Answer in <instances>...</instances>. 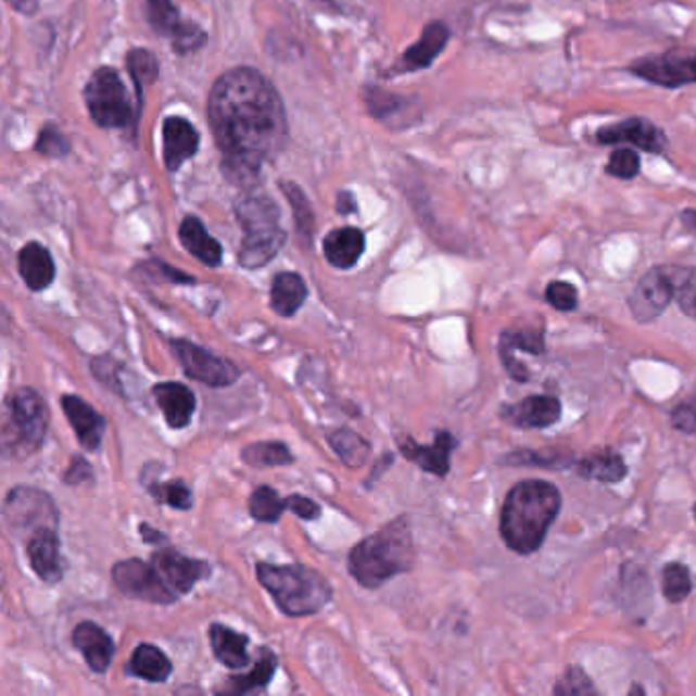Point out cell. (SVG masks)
Here are the masks:
<instances>
[{"label":"cell","mask_w":696,"mask_h":696,"mask_svg":"<svg viewBox=\"0 0 696 696\" xmlns=\"http://www.w3.org/2000/svg\"><path fill=\"white\" fill-rule=\"evenodd\" d=\"M517 350H523V352L533 354V356L544 354L545 345L542 333H535V331H531V329H527V331H519V329L505 331V333L501 336L498 354H509V352H517Z\"/></svg>","instance_id":"f35d334b"},{"label":"cell","mask_w":696,"mask_h":696,"mask_svg":"<svg viewBox=\"0 0 696 696\" xmlns=\"http://www.w3.org/2000/svg\"><path fill=\"white\" fill-rule=\"evenodd\" d=\"M450 41V29L443 23H431L425 27L421 39L405 51V55L398 62L401 72H413V69L429 68L433 60L442 53L443 48Z\"/></svg>","instance_id":"cb8c5ba5"},{"label":"cell","mask_w":696,"mask_h":696,"mask_svg":"<svg viewBox=\"0 0 696 696\" xmlns=\"http://www.w3.org/2000/svg\"><path fill=\"white\" fill-rule=\"evenodd\" d=\"M545 299L549 301V305L554 306L556 311H574L578 306V292L572 284L568 282H549L545 289Z\"/></svg>","instance_id":"7bdbcfd3"},{"label":"cell","mask_w":696,"mask_h":696,"mask_svg":"<svg viewBox=\"0 0 696 696\" xmlns=\"http://www.w3.org/2000/svg\"><path fill=\"white\" fill-rule=\"evenodd\" d=\"M276 666H278V660L274 656L270 649H262L260 656H257V662H255L254 670L245 676H233L227 682V686L222 688V693H229V695H248V693H255V691H262L270 684V680L274 679V672H276Z\"/></svg>","instance_id":"4dcf8cb0"},{"label":"cell","mask_w":696,"mask_h":696,"mask_svg":"<svg viewBox=\"0 0 696 696\" xmlns=\"http://www.w3.org/2000/svg\"><path fill=\"white\" fill-rule=\"evenodd\" d=\"M155 266H157V270H160V274H162V278H166V280H170V282H180V284H194V278L192 276H187V274L178 273V270H174V268H170L168 264H162V262H155Z\"/></svg>","instance_id":"f907efd6"},{"label":"cell","mask_w":696,"mask_h":696,"mask_svg":"<svg viewBox=\"0 0 696 696\" xmlns=\"http://www.w3.org/2000/svg\"><path fill=\"white\" fill-rule=\"evenodd\" d=\"M561 494L552 482L523 480L510 489L501 509V535L521 556L535 554L558 517Z\"/></svg>","instance_id":"7a4b0ae2"},{"label":"cell","mask_w":696,"mask_h":696,"mask_svg":"<svg viewBox=\"0 0 696 696\" xmlns=\"http://www.w3.org/2000/svg\"><path fill=\"white\" fill-rule=\"evenodd\" d=\"M208 640H211V647L215 658L231 668V670H239L245 668L250 663V656H248V635H241L233 629L225 628L222 623H213L208 629Z\"/></svg>","instance_id":"484cf974"},{"label":"cell","mask_w":696,"mask_h":696,"mask_svg":"<svg viewBox=\"0 0 696 696\" xmlns=\"http://www.w3.org/2000/svg\"><path fill=\"white\" fill-rule=\"evenodd\" d=\"M15 11L23 13V15H34L39 9V2L37 0H7Z\"/></svg>","instance_id":"816d5d0a"},{"label":"cell","mask_w":696,"mask_h":696,"mask_svg":"<svg viewBox=\"0 0 696 696\" xmlns=\"http://www.w3.org/2000/svg\"><path fill=\"white\" fill-rule=\"evenodd\" d=\"M674 299V290L666 266L651 268L649 273L637 282L635 290L629 296V308L635 321L651 324L656 321Z\"/></svg>","instance_id":"7c38bea8"},{"label":"cell","mask_w":696,"mask_h":696,"mask_svg":"<svg viewBox=\"0 0 696 696\" xmlns=\"http://www.w3.org/2000/svg\"><path fill=\"white\" fill-rule=\"evenodd\" d=\"M201 137L192 123L182 117L164 121V162L168 170H178L199 150Z\"/></svg>","instance_id":"7402d4cb"},{"label":"cell","mask_w":696,"mask_h":696,"mask_svg":"<svg viewBox=\"0 0 696 696\" xmlns=\"http://www.w3.org/2000/svg\"><path fill=\"white\" fill-rule=\"evenodd\" d=\"M623 596L628 600L629 612L635 611V609H644L646 600H651V584H649V578H647L646 572L631 564V566H625L623 568Z\"/></svg>","instance_id":"d590c367"},{"label":"cell","mask_w":696,"mask_h":696,"mask_svg":"<svg viewBox=\"0 0 696 696\" xmlns=\"http://www.w3.org/2000/svg\"><path fill=\"white\" fill-rule=\"evenodd\" d=\"M18 273L29 289L46 290L55 278V264L41 243H27L18 252Z\"/></svg>","instance_id":"d4e9b609"},{"label":"cell","mask_w":696,"mask_h":696,"mask_svg":"<svg viewBox=\"0 0 696 696\" xmlns=\"http://www.w3.org/2000/svg\"><path fill=\"white\" fill-rule=\"evenodd\" d=\"M325 257L333 268L350 270L366 250V238L356 227H341L331 231L324 243Z\"/></svg>","instance_id":"603a6c76"},{"label":"cell","mask_w":696,"mask_h":696,"mask_svg":"<svg viewBox=\"0 0 696 696\" xmlns=\"http://www.w3.org/2000/svg\"><path fill=\"white\" fill-rule=\"evenodd\" d=\"M241 458L252 468H278L294 461V456L282 442L252 443L241 452Z\"/></svg>","instance_id":"d6a6232c"},{"label":"cell","mask_w":696,"mask_h":696,"mask_svg":"<svg viewBox=\"0 0 696 696\" xmlns=\"http://www.w3.org/2000/svg\"><path fill=\"white\" fill-rule=\"evenodd\" d=\"M640 168H642V162H640V155L629 148H621V150H615V152L609 155V162H607V174L609 176H615V178H621V180H631L640 174Z\"/></svg>","instance_id":"60d3db41"},{"label":"cell","mask_w":696,"mask_h":696,"mask_svg":"<svg viewBox=\"0 0 696 696\" xmlns=\"http://www.w3.org/2000/svg\"><path fill=\"white\" fill-rule=\"evenodd\" d=\"M92 478H94V476H92L90 464H88L85 458L76 456V458H72V461H69V468L66 470V474H64V482L69 484V486H78V484H85V482H92Z\"/></svg>","instance_id":"7dc6e473"},{"label":"cell","mask_w":696,"mask_h":696,"mask_svg":"<svg viewBox=\"0 0 696 696\" xmlns=\"http://www.w3.org/2000/svg\"><path fill=\"white\" fill-rule=\"evenodd\" d=\"M561 417L560 401L556 396L535 394L527 396L517 405L501 408V419L519 429H542L558 423Z\"/></svg>","instance_id":"e0dca14e"},{"label":"cell","mask_w":696,"mask_h":696,"mask_svg":"<svg viewBox=\"0 0 696 696\" xmlns=\"http://www.w3.org/2000/svg\"><path fill=\"white\" fill-rule=\"evenodd\" d=\"M456 445H458V442L447 431H440L435 442L431 443V445H421V443L415 442L408 435L398 440V450H401V454L405 458L410 459L413 464H417L425 472L435 476H445L450 472L452 452H454Z\"/></svg>","instance_id":"ac0fdd59"},{"label":"cell","mask_w":696,"mask_h":696,"mask_svg":"<svg viewBox=\"0 0 696 696\" xmlns=\"http://www.w3.org/2000/svg\"><path fill=\"white\" fill-rule=\"evenodd\" d=\"M327 442L331 445V450L338 454V458L352 470L356 468H362L368 458H370V443L366 442L362 435H357L356 431L343 427V429H338L333 431Z\"/></svg>","instance_id":"1f68e13d"},{"label":"cell","mask_w":696,"mask_h":696,"mask_svg":"<svg viewBox=\"0 0 696 696\" xmlns=\"http://www.w3.org/2000/svg\"><path fill=\"white\" fill-rule=\"evenodd\" d=\"M662 580L663 596L670 603H682L693 591V580H691L688 568L682 566V564H676V561H672V564H668L663 568Z\"/></svg>","instance_id":"8d00e7d4"},{"label":"cell","mask_w":696,"mask_h":696,"mask_svg":"<svg viewBox=\"0 0 696 696\" xmlns=\"http://www.w3.org/2000/svg\"><path fill=\"white\" fill-rule=\"evenodd\" d=\"M248 509L255 521L276 523L282 517V512L289 509V503L287 498H280V494L276 493L273 486H260L250 496Z\"/></svg>","instance_id":"e575fe53"},{"label":"cell","mask_w":696,"mask_h":696,"mask_svg":"<svg viewBox=\"0 0 696 696\" xmlns=\"http://www.w3.org/2000/svg\"><path fill=\"white\" fill-rule=\"evenodd\" d=\"M25 544L35 574L48 584L60 582L64 577V560L60 552L58 527H41Z\"/></svg>","instance_id":"2e32d148"},{"label":"cell","mask_w":696,"mask_h":696,"mask_svg":"<svg viewBox=\"0 0 696 696\" xmlns=\"http://www.w3.org/2000/svg\"><path fill=\"white\" fill-rule=\"evenodd\" d=\"M180 241L187 248V252L194 255L197 260H201L204 266L217 268L223 262V248L222 243L215 238L208 236V231L204 229L203 222L197 217H187L182 225H180Z\"/></svg>","instance_id":"4316f807"},{"label":"cell","mask_w":696,"mask_h":696,"mask_svg":"<svg viewBox=\"0 0 696 696\" xmlns=\"http://www.w3.org/2000/svg\"><path fill=\"white\" fill-rule=\"evenodd\" d=\"M693 512H695V519H696V505H695V509H693Z\"/></svg>","instance_id":"6f0895ef"},{"label":"cell","mask_w":696,"mask_h":696,"mask_svg":"<svg viewBox=\"0 0 696 696\" xmlns=\"http://www.w3.org/2000/svg\"><path fill=\"white\" fill-rule=\"evenodd\" d=\"M62 408L68 417L72 429L76 431V438L86 452H99L101 450L102 435L106 421L99 410L90 407L85 398L76 394L62 396Z\"/></svg>","instance_id":"d6986e66"},{"label":"cell","mask_w":696,"mask_h":696,"mask_svg":"<svg viewBox=\"0 0 696 696\" xmlns=\"http://www.w3.org/2000/svg\"><path fill=\"white\" fill-rule=\"evenodd\" d=\"M287 503H289V509L296 517H301L303 521H315V519L321 517V507L315 501L303 496V494H292L287 498Z\"/></svg>","instance_id":"bcb514c9"},{"label":"cell","mask_w":696,"mask_h":696,"mask_svg":"<svg viewBox=\"0 0 696 696\" xmlns=\"http://www.w3.org/2000/svg\"><path fill=\"white\" fill-rule=\"evenodd\" d=\"M338 211H340L341 215H347V213L356 211V201H354V197L350 192H341L340 199H338Z\"/></svg>","instance_id":"db71d44e"},{"label":"cell","mask_w":696,"mask_h":696,"mask_svg":"<svg viewBox=\"0 0 696 696\" xmlns=\"http://www.w3.org/2000/svg\"><path fill=\"white\" fill-rule=\"evenodd\" d=\"M682 223H684L688 229L696 231V211H693V208L684 211V213H682Z\"/></svg>","instance_id":"11a10c76"},{"label":"cell","mask_w":696,"mask_h":696,"mask_svg":"<svg viewBox=\"0 0 696 696\" xmlns=\"http://www.w3.org/2000/svg\"><path fill=\"white\" fill-rule=\"evenodd\" d=\"M170 347L188 378L203 382L211 389L231 387L241 378V370L233 362L217 356L192 341L174 340L170 341Z\"/></svg>","instance_id":"9c48e42d"},{"label":"cell","mask_w":696,"mask_h":696,"mask_svg":"<svg viewBox=\"0 0 696 696\" xmlns=\"http://www.w3.org/2000/svg\"><path fill=\"white\" fill-rule=\"evenodd\" d=\"M139 529H141V535H143V542H145V544H164V542H166V535L160 533V531H155L153 527L141 523Z\"/></svg>","instance_id":"f5cc1de1"},{"label":"cell","mask_w":696,"mask_h":696,"mask_svg":"<svg viewBox=\"0 0 696 696\" xmlns=\"http://www.w3.org/2000/svg\"><path fill=\"white\" fill-rule=\"evenodd\" d=\"M236 213L243 227L239 264L248 270L270 264L287 241L278 206L268 194L248 192L239 199Z\"/></svg>","instance_id":"277c9868"},{"label":"cell","mask_w":696,"mask_h":696,"mask_svg":"<svg viewBox=\"0 0 696 696\" xmlns=\"http://www.w3.org/2000/svg\"><path fill=\"white\" fill-rule=\"evenodd\" d=\"M50 413L46 401L34 389H18L4 401L2 450L13 458L25 459L46 442Z\"/></svg>","instance_id":"8992f818"},{"label":"cell","mask_w":696,"mask_h":696,"mask_svg":"<svg viewBox=\"0 0 696 696\" xmlns=\"http://www.w3.org/2000/svg\"><path fill=\"white\" fill-rule=\"evenodd\" d=\"M554 693L564 696L598 695L595 684L582 668H570L556 684Z\"/></svg>","instance_id":"b9f144b4"},{"label":"cell","mask_w":696,"mask_h":696,"mask_svg":"<svg viewBox=\"0 0 696 696\" xmlns=\"http://www.w3.org/2000/svg\"><path fill=\"white\" fill-rule=\"evenodd\" d=\"M153 398L172 429H185L197 410V396L180 382H162L153 387Z\"/></svg>","instance_id":"44dd1931"},{"label":"cell","mask_w":696,"mask_h":696,"mask_svg":"<svg viewBox=\"0 0 696 696\" xmlns=\"http://www.w3.org/2000/svg\"><path fill=\"white\" fill-rule=\"evenodd\" d=\"M321 2H327V4H333V2H338V0H321Z\"/></svg>","instance_id":"9f6ffc18"},{"label":"cell","mask_w":696,"mask_h":696,"mask_svg":"<svg viewBox=\"0 0 696 696\" xmlns=\"http://www.w3.org/2000/svg\"><path fill=\"white\" fill-rule=\"evenodd\" d=\"M148 2V15L153 27L162 35H168L174 41V50L178 53H188L203 48L206 41L201 27L188 25L180 21V13L170 0H145Z\"/></svg>","instance_id":"9a60e30c"},{"label":"cell","mask_w":696,"mask_h":696,"mask_svg":"<svg viewBox=\"0 0 696 696\" xmlns=\"http://www.w3.org/2000/svg\"><path fill=\"white\" fill-rule=\"evenodd\" d=\"M37 152L50 157H62L69 152V143L66 137L62 136L53 125L46 127L37 139Z\"/></svg>","instance_id":"f6af8a7d"},{"label":"cell","mask_w":696,"mask_h":696,"mask_svg":"<svg viewBox=\"0 0 696 696\" xmlns=\"http://www.w3.org/2000/svg\"><path fill=\"white\" fill-rule=\"evenodd\" d=\"M578 474L586 480L617 484L628 476V466L612 450H598L577 464Z\"/></svg>","instance_id":"f1b7e54d"},{"label":"cell","mask_w":696,"mask_h":696,"mask_svg":"<svg viewBox=\"0 0 696 696\" xmlns=\"http://www.w3.org/2000/svg\"><path fill=\"white\" fill-rule=\"evenodd\" d=\"M672 425L682 431V433H695L696 431V405L695 403H684L674 408L672 413Z\"/></svg>","instance_id":"c3c4849f"},{"label":"cell","mask_w":696,"mask_h":696,"mask_svg":"<svg viewBox=\"0 0 696 696\" xmlns=\"http://www.w3.org/2000/svg\"><path fill=\"white\" fill-rule=\"evenodd\" d=\"M257 580L289 617L315 615L327 607L333 596L331 584L306 566L257 564Z\"/></svg>","instance_id":"5b68a950"},{"label":"cell","mask_w":696,"mask_h":696,"mask_svg":"<svg viewBox=\"0 0 696 696\" xmlns=\"http://www.w3.org/2000/svg\"><path fill=\"white\" fill-rule=\"evenodd\" d=\"M150 494L157 503L168 505L174 509L188 510L192 507V493L182 480L170 482H153L150 484Z\"/></svg>","instance_id":"74e56055"},{"label":"cell","mask_w":696,"mask_h":696,"mask_svg":"<svg viewBox=\"0 0 696 696\" xmlns=\"http://www.w3.org/2000/svg\"><path fill=\"white\" fill-rule=\"evenodd\" d=\"M127 66H129V74L136 83L137 90H141L145 85H152L153 80L160 74V66L157 60L150 50H134L129 51L127 55Z\"/></svg>","instance_id":"ab89813d"},{"label":"cell","mask_w":696,"mask_h":696,"mask_svg":"<svg viewBox=\"0 0 696 696\" xmlns=\"http://www.w3.org/2000/svg\"><path fill=\"white\" fill-rule=\"evenodd\" d=\"M127 672L136 679L148 680V682H166L170 679L172 662L170 658L152 644H141L136 647Z\"/></svg>","instance_id":"f546056e"},{"label":"cell","mask_w":696,"mask_h":696,"mask_svg":"<svg viewBox=\"0 0 696 696\" xmlns=\"http://www.w3.org/2000/svg\"><path fill=\"white\" fill-rule=\"evenodd\" d=\"M111 577L123 595L137 600H145L153 605H170L178 598L152 561L148 564L137 558L119 561L113 566Z\"/></svg>","instance_id":"30bf717a"},{"label":"cell","mask_w":696,"mask_h":696,"mask_svg":"<svg viewBox=\"0 0 696 696\" xmlns=\"http://www.w3.org/2000/svg\"><path fill=\"white\" fill-rule=\"evenodd\" d=\"M350 574L364 589H378L405 574L415 564V544L407 517H398L362 540L350 554Z\"/></svg>","instance_id":"3957f363"},{"label":"cell","mask_w":696,"mask_h":696,"mask_svg":"<svg viewBox=\"0 0 696 696\" xmlns=\"http://www.w3.org/2000/svg\"><path fill=\"white\" fill-rule=\"evenodd\" d=\"M629 72L651 85L679 88L696 83V50L668 51L633 62Z\"/></svg>","instance_id":"8fae6325"},{"label":"cell","mask_w":696,"mask_h":696,"mask_svg":"<svg viewBox=\"0 0 696 696\" xmlns=\"http://www.w3.org/2000/svg\"><path fill=\"white\" fill-rule=\"evenodd\" d=\"M308 289L305 280L294 273L278 274L270 290L273 311L280 317H294L299 308L305 305Z\"/></svg>","instance_id":"83f0119b"},{"label":"cell","mask_w":696,"mask_h":696,"mask_svg":"<svg viewBox=\"0 0 696 696\" xmlns=\"http://www.w3.org/2000/svg\"><path fill=\"white\" fill-rule=\"evenodd\" d=\"M208 121L222 150L223 172L236 185H252L266 162L284 150L287 111L274 86L254 68H233L215 83Z\"/></svg>","instance_id":"6da1fadb"},{"label":"cell","mask_w":696,"mask_h":696,"mask_svg":"<svg viewBox=\"0 0 696 696\" xmlns=\"http://www.w3.org/2000/svg\"><path fill=\"white\" fill-rule=\"evenodd\" d=\"M152 564L176 596L188 595L197 582L211 574L206 561L188 558L172 547L157 549L152 556Z\"/></svg>","instance_id":"4fadbf2b"},{"label":"cell","mask_w":696,"mask_h":696,"mask_svg":"<svg viewBox=\"0 0 696 696\" xmlns=\"http://www.w3.org/2000/svg\"><path fill=\"white\" fill-rule=\"evenodd\" d=\"M85 99L92 119L104 129L127 127L131 123L134 106L119 72L113 68L97 69L86 85Z\"/></svg>","instance_id":"52a82bcc"},{"label":"cell","mask_w":696,"mask_h":696,"mask_svg":"<svg viewBox=\"0 0 696 696\" xmlns=\"http://www.w3.org/2000/svg\"><path fill=\"white\" fill-rule=\"evenodd\" d=\"M666 273L670 276L674 299L682 313L696 321V268L666 266Z\"/></svg>","instance_id":"836d02e7"},{"label":"cell","mask_w":696,"mask_h":696,"mask_svg":"<svg viewBox=\"0 0 696 696\" xmlns=\"http://www.w3.org/2000/svg\"><path fill=\"white\" fill-rule=\"evenodd\" d=\"M4 521L15 535L27 542L41 527H58L60 515L50 494L31 486H17L4 501Z\"/></svg>","instance_id":"ba28073f"},{"label":"cell","mask_w":696,"mask_h":696,"mask_svg":"<svg viewBox=\"0 0 696 696\" xmlns=\"http://www.w3.org/2000/svg\"><path fill=\"white\" fill-rule=\"evenodd\" d=\"M596 139L605 145L629 143L649 153H662L668 150V137L662 129L642 117H631L615 125H607L596 131Z\"/></svg>","instance_id":"5bb4252c"},{"label":"cell","mask_w":696,"mask_h":696,"mask_svg":"<svg viewBox=\"0 0 696 696\" xmlns=\"http://www.w3.org/2000/svg\"><path fill=\"white\" fill-rule=\"evenodd\" d=\"M72 642L76 649L85 656L86 663L92 672H106L115 656L113 637L92 621L76 625L72 633Z\"/></svg>","instance_id":"ffe728a7"},{"label":"cell","mask_w":696,"mask_h":696,"mask_svg":"<svg viewBox=\"0 0 696 696\" xmlns=\"http://www.w3.org/2000/svg\"><path fill=\"white\" fill-rule=\"evenodd\" d=\"M284 192L289 197L290 204L294 208V215H296V223H299V229L301 233H306V236H313V211L311 206L306 203L305 194L292 185H284Z\"/></svg>","instance_id":"ee69618b"},{"label":"cell","mask_w":696,"mask_h":696,"mask_svg":"<svg viewBox=\"0 0 696 696\" xmlns=\"http://www.w3.org/2000/svg\"><path fill=\"white\" fill-rule=\"evenodd\" d=\"M507 461H509V464H540V466H556V464H560V459L556 458L554 454H547V452H529V450L510 454Z\"/></svg>","instance_id":"681fc988"}]
</instances>
